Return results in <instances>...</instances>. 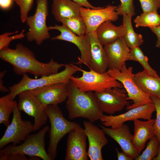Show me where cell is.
I'll use <instances>...</instances> for the list:
<instances>
[{"instance_id":"obj_1","label":"cell","mask_w":160,"mask_h":160,"mask_svg":"<svg viewBox=\"0 0 160 160\" xmlns=\"http://www.w3.org/2000/svg\"><path fill=\"white\" fill-rule=\"evenodd\" d=\"M0 57L10 64L15 73L19 76L27 73L37 77L49 76L58 72L65 65L52 59L47 63L41 62L31 50L21 43L17 44L14 49L7 47L0 50Z\"/></svg>"},{"instance_id":"obj_2","label":"cell","mask_w":160,"mask_h":160,"mask_svg":"<svg viewBox=\"0 0 160 160\" xmlns=\"http://www.w3.org/2000/svg\"><path fill=\"white\" fill-rule=\"evenodd\" d=\"M67 88L66 108L70 119L83 117L93 123L100 120L103 112L99 105L94 92L81 91L71 80L67 84Z\"/></svg>"},{"instance_id":"obj_3","label":"cell","mask_w":160,"mask_h":160,"mask_svg":"<svg viewBox=\"0 0 160 160\" xmlns=\"http://www.w3.org/2000/svg\"><path fill=\"white\" fill-rule=\"evenodd\" d=\"M46 108L50 124L47 152L51 160H53L57 156L59 142L66 135L80 125L66 119L58 105H48Z\"/></svg>"},{"instance_id":"obj_4","label":"cell","mask_w":160,"mask_h":160,"mask_svg":"<svg viewBox=\"0 0 160 160\" xmlns=\"http://www.w3.org/2000/svg\"><path fill=\"white\" fill-rule=\"evenodd\" d=\"M64 67V69L60 72L36 79L31 78L27 74H25L18 83L9 88V93L15 99L19 93L23 91L58 83H67L70 81L71 77L79 71V67L72 63L65 64Z\"/></svg>"},{"instance_id":"obj_5","label":"cell","mask_w":160,"mask_h":160,"mask_svg":"<svg viewBox=\"0 0 160 160\" xmlns=\"http://www.w3.org/2000/svg\"><path fill=\"white\" fill-rule=\"evenodd\" d=\"M133 69L132 67L127 68L125 63L120 71L112 69L107 71L109 75L122 84L127 93V99L132 101V103L126 106L127 110L153 103L151 97L142 91L135 82Z\"/></svg>"},{"instance_id":"obj_6","label":"cell","mask_w":160,"mask_h":160,"mask_svg":"<svg viewBox=\"0 0 160 160\" xmlns=\"http://www.w3.org/2000/svg\"><path fill=\"white\" fill-rule=\"evenodd\" d=\"M82 73L80 77L72 76L71 80L74 85L81 91L100 92L112 88H122V84L107 72L100 73L92 70L87 71L79 68Z\"/></svg>"},{"instance_id":"obj_7","label":"cell","mask_w":160,"mask_h":160,"mask_svg":"<svg viewBox=\"0 0 160 160\" xmlns=\"http://www.w3.org/2000/svg\"><path fill=\"white\" fill-rule=\"evenodd\" d=\"M49 129L45 126L37 133L29 135L20 145H9L1 149L0 153H19L51 160L45 148V137Z\"/></svg>"},{"instance_id":"obj_8","label":"cell","mask_w":160,"mask_h":160,"mask_svg":"<svg viewBox=\"0 0 160 160\" xmlns=\"http://www.w3.org/2000/svg\"><path fill=\"white\" fill-rule=\"evenodd\" d=\"M48 14L47 0H36V8L34 14L28 16L26 22L29 27L26 34L27 40L34 41L40 45L45 40L49 38L48 27L46 24Z\"/></svg>"},{"instance_id":"obj_9","label":"cell","mask_w":160,"mask_h":160,"mask_svg":"<svg viewBox=\"0 0 160 160\" xmlns=\"http://www.w3.org/2000/svg\"><path fill=\"white\" fill-rule=\"evenodd\" d=\"M12 113L11 122L7 127L4 134L0 139V149L11 143L14 145L21 143L33 131V124L30 120L22 119L17 104L15 107Z\"/></svg>"},{"instance_id":"obj_10","label":"cell","mask_w":160,"mask_h":160,"mask_svg":"<svg viewBox=\"0 0 160 160\" xmlns=\"http://www.w3.org/2000/svg\"><path fill=\"white\" fill-rule=\"evenodd\" d=\"M17 96L19 110L34 118L33 131L38 130L45 125L48 118L46 106L30 90L22 92Z\"/></svg>"},{"instance_id":"obj_11","label":"cell","mask_w":160,"mask_h":160,"mask_svg":"<svg viewBox=\"0 0 160 160\" xmlns=\"http://www.w3.org/2000/svg\"><path fill=\"white\" fill-rule=\"evenodd\" d=\"M94 94L103 111L110 115L122 111L129 104L124 88L113 87Z\"/></svg>"},{"instance_id":"obj_12","label":"cell","mask_w":160,"mask_h":160,"mask_svg":"<svg viewBox=\"0 0 160 160\" xmlns=\"http://www.w3.org/2000/svg\"><path fill=\"white\" fill-rule=\"evenodd\" d=\"M155 110V105L153 102L132 108L125 113L118 115L103 114L100 120L104 126L115 128L128 121H133L139 119L150 120L151 119L152 115Z\"/></svg>"},{"instance_id":"obj_13","label":"cell","mask_w":160,"mask_h":160,"mask_svg":"<svg viewBox=\"0 0 160 160\" xmlns=\"http://www.w3.org/2000/svg\"><path fill=\"white\" fill-rule=\"evenodd\" d=\"M49 30H56L60 33V35L53 37L52 39L65 41L71 42L76 45L81 53L80 57H78V61L76 64H83L88 66L91 60L90 46L89 41L87 35L78 36L63 25L48 27Z\"/></svg>"},{"instance_id":"obj_14","label":"cell","mask_w":160,"mask_h":160,"mask_svg":"<svg viewBox=\"0 0 160 160\" xmlns=\"http://www.w3.org/2000/svg\"><path fill=\"white\" fill-rule=\"evenodd\" d=\"M116 7L109 5L105 7L92 9L81 6L80 14L85 23L87 33L96 31L98 27L105 22L116 21L119 15L115 10Z\"/></svg>"},{"instance_id":"obj_15","label":"cell","mask_w":160,"mask_h":160,"mask_svg":"<svg viewBox=\"0 0 160 160\" xmlns=\"http://www.w3.org/2000/svg\"><path fill=\"white\" fill-rule=\"evenodd\" d=\"M68 136L65 160H87V137L84 129L79 126L70 132Z\"/></svg>"},{"instance_id":"obj_16","label":"cell","mask_w":160,"mask_h":160,"mask_svg":"<svg viewBox=\"0 0 160 160\" xmlns=\"http://www.w3.org/2000/svg\"><path fill=\"white\" fill-rule=\"evenodd\" d=\"M84 131L88 138V157L91 160H103L102 148L108 143L105 133L101 129L89 121L83 123Z\"/></svg>"},{"instance_id":"obj_17","label":"cell","mask_w":160,"mask_h":160,"mask_svg":"<svg viewBox=\"0 0 160 160\" xmlns=\"http://www.w3.org/2000/svg\"><path fill=\"white\" fill-rule=\"evenodd\" d=\"M108 69L120 71L125 62L129 60L130 49L123 37L104 46Z\"/></svg>"},{"instance_id":"obj_18","label":"cell","mask_w":160,"mask_h":160,"mask_svg":"<svg viewBox=\"0 0 160 160\" xmlns=\"http://www.w3.org/2000/svg\"><path fill=\"white\" fill-rule=\"evenodd\" d=\"M67 84L58 83L30 90L45 106L58 105L67 98Z\"/></svg>"},{"instance_id":"obj_19","label":"cell","mask_w":160,"mask_h":160,"mask_svg":"<svg viewBox=\"0 0 160 160\" xmlns=\"http://www.w3.org/2000/svg\"><path fill=\"white\" fill-rule=\"evenodd\" d=\"M105 134L115 140L120 145L122 151L132 159L139 154L136 151L132 142V135L129 126L124 123L115 128H109L100 125Z\"/></svg>"},{"instance_id":"obj_20","label":"cell","mask_w":160,"mask_h":160,"mask_svg":"<svg viewBox=\"0 0 160 160\" xmlns=\"http://www.w3.org/2000/svg\"><path fill=\"white\" fill-rule=\"evenodd\" d=\"M86 35L90 46L91 60L88 67L98 73L107 72L108 64L104 47L98 40L96 31L87 33Z\"/></svg>"},{"instance_id":"obj_21","label":"cell","mask_w":160,"mask_h":160,"mask_svg":"<svg viewBox=\"0 0 160 160\" xmlns=\"http://www.w3.org/2000/svg\"><path fill=\"white\" fill-rule=\"evenodd\" d=\"M134 126L132 142L134 148L140 154L144 149L147 141L154 136L155 119L143 121L139 119L133 121Z\"/></svg>"},{"instance_id":"obj_22","label":"cell","mask_w":160,"mask_h":160,"mask_svg":"<svg viewBox=\"0 0 160 160\" xmlns=\"http://www.w3.org/2000/svg\"><path fill=\"white\" fill-rule=\"evenodd\" d=\"M133 80L142 91L160 99V77L148 74L144 70L134 74Z\"/></svg>"},{"instance_id":"obj_23","label":"cell","mask_w":160,"mask_h":160,"mask_svg":"<svg viewBox=\"0 0 160 160\" xmlns=\"http://www.w3.org/2000/svg\"><path fill=\"white\" fill-rule=\"evenodd\" d=\"M71 0H52V12L58 22L63 19L81 16V7Z\"/></svg>"},{"instance_id":"obj_24","label":"cell","mask_w":160,"mask_h":160,"mask_svg":"<svg viewBox=\"0 0 160 160\" xmlns=\"http://www.w3.org/2000/svg\"><path fill=\"white\" fill-rule=\"evenodd\" d=\"M111 22L108 21L104 22L96 31L97 39L103 46L112 43L124 35L125 29L123 25L117 26Z\"/></svg>"},{"instance_id":"obj_25","label":"cell","mask_w":160,"mask_h":160,"mask_svg":"<svg viewBox=\"0 0 160 160\" xmlns=\"http://www.w3.org/2000/svg\"><path fill=\"white\" fill-rule=\"evenodd\" d=\"M123 23L125 29L124 38L127 45L130 49L139 46L142 44L143 40L142 36L135 32L132 26V17L125 15H123Z\"/></svg>"},{"instance_id":"obj_26","label":"cell","mask_w":160,"mask_h":160,"mask_svg":"<svg viewBox=\"0 0 160 160\" xmlns=\"http://www.w3.org/2000/svg\"><path fill=\"white\" fill-rule=\"evenodd\" d=\"M9 93L0 98V124L7 127L10 124V114L17 103Z\"/></svg>"},{"instance_id":"obj_27","label":"cell","mask_w":160,"mask_h":160,"mask_svg":"<svg viewBox=\"0 0 160 160\" xmlns=\"http://www.w3.org/2000/svg\"><path fill=\"white\" fill-rule=\"evenodd\" d=\"M134 22L136 28H153L160 25V15L157 11L144 12L137 16Z\"/></svg>"},{"instance_id":"obj_28","label":"cell","mask_w":160,"mask_h":160,"mask_svg":"<svg viewBox=\"0 0 160 160\" xmlns=\"http://www.w3.org/2000/svg\"><path fill=\"white\" fill-rule=\"evenodd\" d=\"M136 61L143 67L144 70L148 74L156 77H159L156 72L150 66L148 63V58L145 56L139 46L130 49L129 60Z\"/></svg>"},{"instance_id":"obj_29","label":"cell","mask_w":160,"mask_h":160,"mask_svg":"<svg viewBox=\"0 0 160 160\" xmlns=\"http://www.w3.org/2000/svg\"><path fill=\"white\" fill-rule=\"evenodd\" d=\"M60 22L78 36H85L87 33L85 23L81 15L64 19Z\"/></svg>"},{"instance_id":"obj_30","label":"cell","mask_w":160,"mask_h":160,"mask_svg":"<svg viewBox=\"0 0 160 160\" xmlns=\"http://www.w3.org/2000/svg\"><path fill=\"white\" fill-rule=\"evenodd\" d=\"M160 142L155 135L149 140L146 148L141 154H140L135 160H153L158 154Z\"/></svg>"},{"instance_id":"obj_31","label":"cell","mask_w":160,"mask_h":160,"mask_svg":"<svg viewBox=\"0 0 160 160\" xmlns=\"http://www.w3.org/2000/svg\"><path fill=\"white\" fill-rule=\"evenodd\" d=\"M25 30L23 29L19 34H14L11 36V35H12L17 33L18 31L13 32H6L1 35L0 36V50L8 47L10 43L12 40L23 38L25 36Z\"/></svg>"},{"instance_id":"obj_32","label":"cell","mask_w":160,"mask_h":160,"mask_svg":"<svg viewBox=\"0 0 160 160\" xmlns=\"http://www.w3.org/2000/svg\"><path fill=\"white\" fill-rule=\"evenodd\" d=\"M121 4L117 6L115 10L119 15H125L132 17L135 15L133 0H120Z\"/></svg>"},{"instance_id":"obj_33","label":"cell","mask_w":160,"mask_h":160,"mask_svg":"<svg viewBox=\"0 0 160 160\" xmlns=\"http://www.w3.org/2000/svg\"><path fill=\"white\" fill-rule=\"evenodd\" d=\"M19 6L20 9V18L22 23L26 22L28 14L32 8L34 0H13Z\"/></svg>"},{"instance_id":"obj_34","label":"cell","mask_w":160,"mask_h":160,"mask_svg":"<svg viewBox=\"0 0 160 160\" xmlns=\"http://www.w3.org/2000/svg\"><path fill=\"white\" fill-rule=\"evenodd\" d=\"M151 97L154 105L156 112V117L153 126L155 135L160 142V99L153 97Z\"/></svg>"},{"instance_id":"obj_35","label":"cell","mask_w":160,"mask_h":160,"mask_svg":"<svg viewBox=\"0 0 160 160\" xmlns=\"http://www.w3.org/2000/svg\"><path fill=\"white\" fill-rule=\"evenodd\" d=\"M143 12L157 11L160 8V0H139Z\"/></svg>"},{"instance_id":"obj_36","label":"cell","mask_w":160,"mask_h":160,"mask_svg":"<svg viewBox=\"0 0 160 160\" xmlns=\"http://www.w3.org/2000/svg\"><path fill=\"white\" fill-rule=\"evenodd\" d=\"M26 155L15 153H0V160H28Z\"/></svg>"},{"instance_id":"obj_37","label":"cell","mask_w":160,"mask_h":160,"mask_svg":"<svg viewBox=\"0 0 160 160\" xmlns=\"http://www.w3.org/2000/svg\"><path fill=\"white\" fill-rule=\"evenodd\" d=\"M86 8L92 9H97L100 7H94L87 0H71Z\"/></svg>"},{"instance_id":"obj_38","label":"cell","mask_w":160,"mask_h":160,"mask_svg":"<svg viewBox=\"0 0 160 160\" xmlns=\"http://www.w3.org/2000/svg\"><path fill=\"white\" fill-rule=\"evenodd\" d=\"M151 31L157 36V40L155 44L157 48L160 47V25L150 28Z\"/></svg>"},{"instance_id":"obj_39","label":"cell","mask_w":160,"mask_h":160,"mask_svg":"<svg viewBox=\"0 0 160 160\" xmlns=\"http://www.w3.org/2000/svg\"><path fill=\"white\" fill-rule=\"evenodd\" d=\"M6 71H1L0 73V90L3 93L9 92V89H7L4 85L3 78L5 75Z\"/></svg>"},{"instance_id":"obj_40","label":"cell","mask_w":160,"mask_h":160,"mask_svg":"<svg viewBox=\"0 0 160 160\" xmlns=\"http://www.w3.org/2000/svg\"><path fill=\"white\" fill-rule=\"evenodd\" d=\"M13 0H0V7L2 9H8L11 6Z\"/></svg>"},{"instance_id":"obj_41","label":"cell","mask_w":160,"mask_h":160,"mask_svg":"<svg viewBox=\"0 0 160 160\" xmlns=\"http://www.w3.org/2000/svg\"><path fill=\"white\" fill-rule=\"evenodd\" d=\"M117 153V157L118 160H133L125 153L122 151L120 152L119 150L116 149Z\"/></svg>"},{"instance_id":"obj_42","label":"cell","mask_w":160,"mask_h":160,"mask_svg":"<svg viewBox=\"0 0 160 160\" xmlns=\"http://www.w3.org/2000/svg\"><path fill=\"white\" fill-rule=\"evenodd\" d=\"M153 160H160V144L159 145L158 153L157 156L153 158Z\"/></svg>"},{"instance_id":"obj_43","label":"cell","mask_w":160,"mask_h":160,"mask_svg":"<svg viewBox=\"0 0 160 160\" xmlns=\"http://www.w3.org/2000/svg\"></svg>"}]
</instances>
